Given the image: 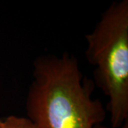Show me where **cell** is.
<instances>
[{"mask_svg":"<svg viewBox=\"0 0 128 128\" xmlns=\"http://www.w3.org/2000/svg\"><path fill=\"white\" fill-rule=\"evenodd\" d=\"M0 128H37L27 117L11 114L0 118Z\"/></svg>","mask_w":128,"mask_h":128,"instance_id":"cell-3","label":"cell"},{"mask_svg":"<svg viewBox=\"0 0 128 128\" xmlns=\"http://www.w3.org/2000/svg\"><path fill=\"white\" fill-rule=\"evenodd\" d=\"M95 128H108V127H107V126H105V125H103L102 124H98V125L96 126ZM120 128H128V121L124 124L123 125H122V126Z\"/></svg>","mask_w":128,"mask_h":128,"instance_id":"cell-4","label":"cell"},{"mask_svg":"<svg viewBox=\"0 0 128 128\" xmlns=\"http://www.w3.org/2000/svg\"><path fill=\"white\" fill-rule=\"evenodd\" d=\"M93 82L108 98L112 128L128 121V0L114 1L86 35Z\"/></svg>","mask_w":128,"mask_h":128,"instance_id":"cell-2","label":"cell"},{"mask_svg":"<svg viewBox=\"0 0 128 128\" xmlns=\"http://www.w3.org/2000/svg\"><path fill=\"white\" fill-rule=\"evenodd\" d=\"M95 88L76 56H40L33 64L26 117L37 128H95L107 115L106 107L92 97Z\"/></svg>","mask_w":128,"mask_h":128,"instance_id":"cell-1","label":"cell"}]
</instances>
